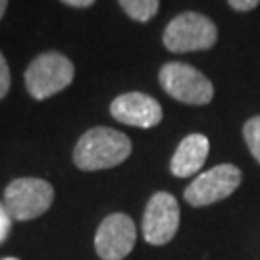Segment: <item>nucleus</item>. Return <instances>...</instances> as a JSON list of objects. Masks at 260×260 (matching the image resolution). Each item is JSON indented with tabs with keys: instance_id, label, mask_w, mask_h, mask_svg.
Segmentation results:
<instances>
[{
	"instance_id": "nucleus-1",
	"label": "nucleus",
	"mask_w": 260,
	"mask_h": 260,
	"mask_svg": "<svg viewBox=\"0 0 260 260\" xmlns=\"http://www.w3.org/2000/svg\"><path fill=\"white\" fill-rule=\"evenodd\" d=\"M129 154L131 141L127 135L112 127H93L77 141L74 162L83 172H96L118 166Z\"/></svg>"
},
{
	"instance_id": "nucleus-2",
	"label": "nucleus",
	"mask_w": 260,
	"mask_h": 260,
	"mask_svg": "<svg viewBox=\"0 0 260 260\" xmlns=\"http://www.w3.org/2000/svg\"><path fill=\"white\" fill-rule=\"evenodd\" d=\"M164 47L170 52H195L208 50L218 41V29L210 18L197 12H183L164 29Z\"/></svg>"
},
{
	"instance_id": "nucleus-3",
	"label": "nucleus",
	"mask_w": 260,
	"mask_h": 260,
	"mask_svg": "<svg viewBox=\"0 0 260 260\" xmlns=\"http://www.w3.org/2000/svg\"><path fill=\"white\" fill-rule=\"evenodd\" d=\"M75 68L70 58L60 52H45L37 56L25 70V87L37 101H45L64 91L74 81Z\"/></svg>"
},
{
	"instance_id": "nucleus-4",
	"label": "nucleus",
	"mask_w": 260,
	"mask_h": 260,
	"mask_svg": "<svg viewBox=\"0 0 260 260\" xmlns=\"http://www.w3.org/2000/svg\"><path fill=\"white\" fill-rule=\"evenodd\" d=\"M160 85L172 99L183 104L205 106L212 101L214 87L210 79L197 68L183 62H168L158 74Z\"/></svg>"
},
{
	"instance_id": "nucleus-5",
	"label": "nucleus",
	"mask_w": 260,
	"mask_h": 260,
	"mask_svg": "<svg viewBox=\"0 0 260 260\" xmlns=\"http://www.w3.org/2000/svg\"><path fill=\"white\" fill-rule=\"evenodd\" d=\"M54 201L52 185L39 177H18L4 191V206L12 220H33L47 212Z\"/></svg>"
},
{
	"instance_id": "nucleus-6",
	"label": "nucleus",
	"mask_w": 260,
	"mask_h": 260,
	"mask_svg": "<svg viewBox=\"0 0 260 260\" xmlns=\"http://www.w3.org/2000/svg\"><path fill=\"white\" fill-rule=\"evenodd\" d=\"M241 181L243 174L239 168L233 164H220L199 174L187 185L183 197L191 206H208L233 195Z\"/></svg>"
},
{
	"instance_id": "nucleus-7",
	"label": "nucleus",
	"mask_w": 260,
	"mask_h": 260,
	"mask_svg": "<svg viewBox=\"0 0 260 260\" xmlns=\"http://www.w3.org/2000/svg\"><path fill=\"white\" fill-rule=\"evenodd\" d=\"M179 205L176 197L158 191L149 199L143 214V237L150 245H166L177 233L179 228Z\"/></svg>"
},
{
	"instance_id": "nucleus-8",
	"label": "nucleus",
	"mask_w": 260,
	"mask_h": 260,
	"mask_svg": "<svg viewBox=\"0 0 260 260\" xmlns=\"http://www.w3.org/2000/svg\"><path fill=\"white\" fill-rule=\"evenodd\" d=\"M137 230L127 214L106 216L94 235V251L103 260H123L135 247Z\"/></svg>"
},
{
	"instance_id": "nucleus-9",
	"label": "nucleus",
	"mask_w": 260,
	"mask_h": 260,
	"mask_svg": "<svg viewBox=\"0 0 260 260\" xmlns=\"http://www.w3.org/2000/svg\"><path fill=\"white\" fill-rule=\"evenodd\" d=\"M110 114L114 120L125 125L150 129L162 121V106L145 93H125L116 96L110 104Z\"/></svg>"
},
{
	"instance_id": "nucleus-10",
	"label": "nucleus",
	"mask_w": 260,
	"mask_h": 260,
	"mask_svg": "<svg viewBox=\"0 0 260 260\" xmlns=\"http://www.w3.org/2000/svg\"><path fill=\"white\" fill-rule=\"evenodd\" d=\"M210 150V141L203 133H191L179 143L176 149L170 170L176 177H191L195 176L201 168L205 166L206 156Z\"/></svg>"
},
{
	"instance_id": "nucleus-11",
	"label": "nucleus",
	"mask_w": 260,
	"mask_h": 260,
	"mask_svg": "<svg viewBox=\"0 0 260 260\" xmlns=\"http://www.w3.org/2000/svg\"><path fill=\"white\" fill-rule=\"evenodd\" d=\"M121 8L125 10V14L135 21H150L156 16L160 0H118Z\"/></svg>"
},
{
	"instance_id": "nucleus-12",
	"label": "nucleus",
	"mask_w": 260,
	"mask_h": 260,
	"mask_svg": "<svg viewBox=\"0 0 260 260\" xmlns=\"http://www.w3.org/2000/svg\"><path fill=\"white\" fill-rule=\"evenodd\" d=\"M243 137H245V143H247L254 160L260 164V116H254V118L245 121Z\"/></svg>"
},
{
	"instance_id": "nucleus-13",
	"label": "nucleus",
	"mask_w": 260,
	"mask_h": 260,
	"mask_svg": "<svg viewBox=\"0 0 260 260\" xmlns=\"http://www.w3.org/2000/svg\"><path fill=\"white\" fill-rule=\"evenodd\" d=\"M10 89V68L6 58L0 52V99H4Z\"/></svg>"
},
{
	"instance_id": "nucleus-14",
	"label": "nucleus",
	"mask_w": 260,
	"mask_h": 260,
	"mask_svg": "<svg viewBox=\"0 0 260 260\" xmlns=\"http://www.w3.org/2000/svg\"><path fill=\"white\" fill-rule=\"evenodd\" d=\"M10 225H12V216L8 214L4 203H0V243L8 237Z\"/></svg>"
},
{
	"instance_id": "nucleus-15",
	"label": "nucleus",
	"mask_w": 260,
	"mask_h": 260,
	"mask_svg": "<svg viewBox=\"0 0 260 260\" xmlns=\"http://www.w3.org/2000/svg\"><path fill=\"white\" fill-rule=\"evenodd\" d=\"M230 6L237 12H251L260 4V0H228Z\"/></svg>"
},
{
	"instance_id": "nucleus-16",
	"label": "nucleus",
	"mask_w": 260,
	"mask_h": 260,
	"mask_svg": "<svg viewBox=\"0 0 260 260\" xmlns=\"http://www.w3.org/2000/svg\"><path fill=\"white\" fill-rule=\"evenodd\" d=\"M64 4L68 6H74V8H87V6H91L94 0H62Z\"/></svg>"
},
{
	"instance_id": "nucleus-17",
	"label": "nucleus",
	"mask_w": 260,
	"mask_h": 260,
	"mask_svg": "<svg viewBox=\"0 0 260 260\" xmlns=\"http://www.w3.org/2000/svg\"><path fill=\"white\" fill-rule=\"evenodd\" d=\"M6 6H8V0H0V19H2L4 12H6Z\"/></svg>"
},
{
	"instance_id": "nucleus-18",
	"label": "nucleus",
	"mask_w": 260,
	"mask_h": 260,
	"mask_svg": "<svg viewBox=\"0 0 260 260\" xmlns=\"http://www.w3.org/2000/svg\"><path fill=\"white\" fill-rule=\"evenodd\" d=\"M4 260H18V258H4Z\"/></svg>"
}]
</instances>
